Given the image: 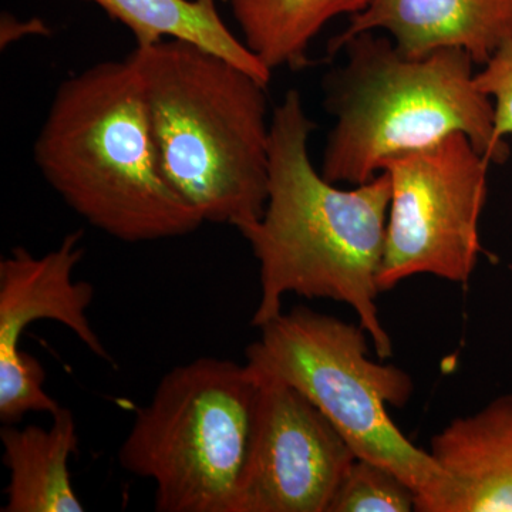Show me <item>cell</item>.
I'll return each mask as SVG.
<instances>
[{"instance_id": "7", "label": "cell", "mask_w": 512, "mask_h": 512, "mask_svg": "<svg viewBox=\"0 0 512 512\" xmlns=\"http://www.w3.org/2000/svg\"><path fill=\"white\" fill-rule=\"evenodd\" d=\"M490 164L466 134L456 133L383 165L392 200L380 291L420 274L468 282L483 251L478 224Z\"/></svg>"}, {"instance_id": "14", "label": "cell", "mask_w": 512, "mask_h": 512, "mask_svg": "<svg viewBox=\"0 0 512 512\" xmlns=\"http://www.w3.org/2000/svg\"><path fill=\"white\" fill-rule=\"evenodd\" d=\"M241 39L262 63L301 70L313 40L330 20L353 16L366 0H227Z\"/></svg>"}, {"instance_id": "17", "label": "cell", "mask_w": 512, "mask_h": 512, "mask_svg": "<svg viewBox=\"0 0 512 512\" xmlns=\"http://www.w3.org/2000/svg\"><path fill=\"white\" fill-rule=\"evenodd\" d=\"M476 86L493 100L495 136L505 141L512 134V43L501 47L476 73Z\"/></svg>"}, {"instance_id": "2", "label": "cell", "mask_w": 512, "mask_h": 512, "mask_svg": "<svg viewBox=\"0 0 512 512\" xmlns=\"http://www.w3.org/2000/svg\"><path fill=\"white\" fill-rule=\"evenodd\" d=\"M33 154L62 200L119 241L184 237L204 224L161 170L133 53L60 84Z\"/></svg>"}, {"instance_id": "6", "label": "cell", "mask_w": 512, "mask_h": 512, "mask_svg": "<svg viewBox=\"0 0 512 512\" xmlns=\"http://www.w3.org/2000/svg\"><path fill=\"white\" fill-rule=\"evenodd\" d=\"M259 330L245 352L248 365L315 404L356 457L389 468L409 484L416 511L436 512L446 476L430 451L414 446L387 412V406L409 403L412 377L369 359L365 328L296 306Z\"/></svg>"}, {"instance_id": "1", "label": "cell", "mask_w": 512, "mask_h": 512, "mask_svg": "<svg viewBox=\"0 0 512 512\" xmlns=\"http://www.w3.org/2000/svg\"><path fill=\"white\" fill-rule=\"evenodd\" d=\"M315 128L301 94L289 90L271 116L264 215L239 231L259 264L261 298L252 326L281 315L288 293L332 299L352 306L376 355L389 359L393 342L376 299L392 180L383 170L349 190L330 183L309 157Z\"/></svg>"}, {"instance_id": "12", "label": "cell", "mask_w": 512, "mask_h": 512, "mask_svg": "<svg viewBox=\"0 0 512 512\" xmlns=\"http://www.w3.org/2000/svg\"><path fill=\"white\" fill-rule=\"evenodd\" d=\"M49 427L0 430L3 464L9 470L2 512H82L69 461L79 450L76 419L69 409L53 414Z\"/></svg>"}, {"instance_id": "3", "label": "cell", "mask_w": 512, "mask_h": 512, "mask_svg": "<svg viewBox=\"0 0 512 512\" xmlns=\"http://www.w3.org/2000/svg\"><path fill=\"white\" fill-rule=\"evenodd\" d=\"M161 170L204 222L238 231L264 215L271 119L264 83L184 40L137 46Z\"/></svg>"}, {"instance_id": "11", "label": "cell", "mask_w": 512, "mask_h": 512, "mask_svg": "<svg viewBox=\"0 0 512 512\" xmlns=\"http://www.w3.org/2000/svg\"><path fill=\"white\" fill-rule=\"evenodd\" d=\"M430 454L446 476L436 512H512V393L451 421Z\"/></svg>"}, {"instance_id": "13", "label": "cell", "mask_w": 512, "mask_h": 512, "mask_svg": "<svg viewBox=\"0 0 512 512\" xmlns=\"http://www.w3.org/2000/svg\"><path fill=\"white\" fill-rule=\"evenodd\" d=\"M126 26L137 46L184 40L224 56L269 86V70L222 20L217 0H84Z\"/></svg>"}, {"instance_id": "15", "label": "cell", "mask_w": 512, "mask_h": 512, "mask_svg": "<svg viewBox=\"0 0 512 512\" xmlns=\"http://www.w3.org/2000/svg\"><path fill=\"white\" fill-rule=\"evenodd\" d=\"M417 495L389 468L356 457L340 481L328 512L416 511Z\"/></svg>"}, {"instance_id": "16", "label": "cell", "mask_w": 512, "mask_h": 512, "mask_svg": "<svg viewBox=\"0 0 512 512\" xmlns=\"http://www.w3.org/2000/svg\"><path fill=\"white\" fill-rule=\"evenodd\" d=\"M42 363L25 350L0 362V420L16 424L30 412L55 414L62 409L45 390Z\"/></svg>"}, {"instance_id": "8", "label": "cell", "mask_w": 512, "mask_h": 512, "mask_svg": "<svg viewBox=\"0 0 512 512\" xmlns=\"http://www.w3.org/2000/svg\"><path fill=\"white\" fill-rule=\"evenodd\" d=\"M261 382L237 512H328L356 454L298 390L265 377Z\"/></svg>"}, {"instance_id": "4", "label": "cell", "mask_w": 512, "mask_h": 512, "mask_svg": "<svg viewBox=\"0 0 512 512\" xmlns=\"http://www.w3.org/2000/svg\"><path fill=\"white\" fill-rule=\"evenodd\" d=\"M346 62L323 79V107L335 119L320 173L333 184L372 180L392 158L463 133L490 163L510 147L495 136L493 100L478 90L466 50L409 56L392 37L363 32L339 52Z\"/></svg>"}, {"instance_id": "10", "label": "cell", "mask_w": 512, "mask_h": 512, "mask_svg": "<svg viewBox=\"0 0 512 512\" xmlns=\"http://www.w3.org/2000/svg\"><path fill=\"white\" fill-rule=\"evenodd\" d=\"M383 30L402 52L424 56L440 49L466 50L484 66L512 43V0H366L348 28L332 37L330 56L363 32Z\"/></svg>"}, {"instance_id": "5", "label": "cell", "mask_w": 512, "mask_h": 512, "mask_svg": "<svg viewBox=\"0 0 512 512\" xmlns=\"http://www.w3.org/2000/svg\"><path fill=\"white\" fill-rule=\"evenodd\" d=\"M261 390L248 363L198 357L174 367L138 410L121 468L153 481L158 512H237Z\"/></svg>"}, {"instance_id": "9", "label": "cell", "mask_w": 512, "mask_h": 512, "mask_svg": "<svg viewBox=\"0 0 512 512\" xmlns=\"http://www.w3.org/2000/svg\"><path fill=\"white\" fill-rule=\"evenodd\" d=\"M82 238V232H70L43 256L18 247L0 261V360L15 356L25 330L47 319L66 326L90 352L113 362L87 315L94 288L73 279L84 255Z\"/></svg>"}]
</instances>
